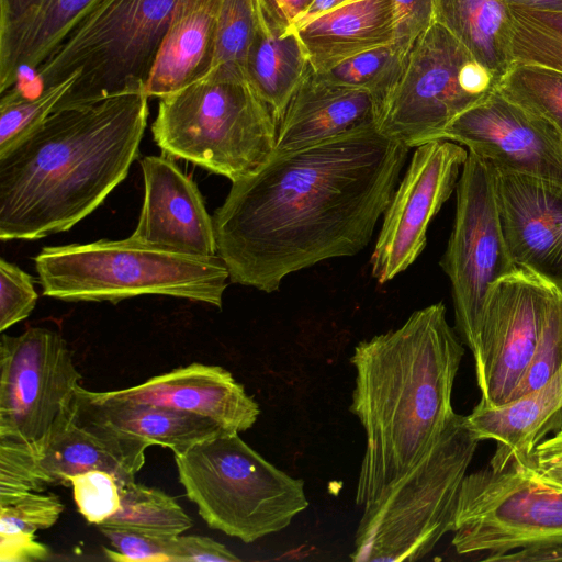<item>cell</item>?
Masks as SVG:
<instances>
[{
    "mask_svg": "<svg viewBox=\"0 0 562 562\" xmlns=\"http://www.w3.org/2000/svg\"><path fill=\"white\" fill-rule=\"evenodd\" d=\"M409 149L370 126L276 150L254 173L232 182L212 216L229 281L271 293L293 272L359 254Z\"/></svg>",
    "mask_w": 562,
    "mask_h": 562,
    "instance_id": "1",
    "label": "cell"
},
{
    "mask_svg": "<svg viewBox=\"0 0 562 562\" xmlns=\"http://www.w3.org/2000/svg\"><path fill=\"white\" fill-rule=\"evenodd\" d=\"M144 90L55 109L0 155V238L70 229L127 176L149 114Z\"/></svg>",
    "mask_w": 562,
    "mask_h": 562,
    "instance_id": "2",
    "label": "cell"
},
{
    "mask_svg": "<svg viewBox=\"0 0 562 562\" xmlns=\"http://www.w3.org/2000/svg\"><path fill=\"white\" fill-rule=\"evenodd\" d=\"M463 355L442 302L356 346L350 411L367 440L357 505L374 502L429 454L456 413L451 397Z\"/></svg>",
    "mask_w": 562,
    "mask_h": 562,
    "instance_id": "3",
    "label": "cell"
},
{
    "mask_svg": "<svg viewBox=\"0 0 562 562\" xmlns=\"http://www.w3.org/2000/svg\"><path fill=\"white\" fill-rule=\"evenodd\" d=\"M34 262L43 295L68 302L166 295L221 308L229 280L218 255L165 250L132 236L44 247Z\"/></svg>",
    "mask_w": 562,
    "mask_h": 562,
    "instance_id": "4",
    "label": "cell"
},
{
    "mask_svg": "<svg viewBox=\"0 0 562 562\" xmlns=\"http://www.w3.org/2000/svg\"><path fill=\"white\" fill-rule=\"evenodd\" d=\"M278 125L247 78L212 74L160 98L151 133L165 155L235 182L273 155Z\"/></svg>",
    "mask_w": 562,
    "mask_h": 562,
    "instance_id": "5",
    "label": "cell"
},
{
    "mask_svg": "<svg viewBox=\"0 0 562 562\" xmlns=\"http://www.w3.org/2000/svg\"><path fill=\"white\" fill-rule=\"evenodd\" d=\"M173 457L202 519L245 543L286 528L308 506L304 482L268 462L236 431L224 429Z\"/></svg>",
    "mask_w": 562,
    "mask_h": 562,
    "instance_id": "6",
    "label": "cell"
},
{
    "mask_svg": "<svg viewBox=\"0 0 562 562\" xmlns=\"http://www.w3.org/2000/svg\"><path fill=\"white\" fill-rule=\"evenodd\" d=\"M479 442L465 416L454 413L429 454L363 506L350 559L412 562L426 557L453 531L461 484Z\"/></svg>",
    "mask_w": 562,
    "mask_h": 562,
    "instance_id": "7",
    "label": "cell"
},
{
    "mask_svg": "<svg viewBox=\"0 0 562 562\" xmlns=\"http://www.w3.org/2000/svg\"><path fill=\"white\" fill-rule=\"evenodd\" d=\"M178 1L99 0L36 69L41 91L75 72L56 109L145 91Z\"/></svg>",
    "mask_w": 562,
    "mask_h": 562,
    "instance_id": "8",
    "label": "cell"
},
{
    "mask_svg": "<svg viewBox=\"0 0 562 562\" xmlns=\"http://www.w3.org/2000/svg\"><path fill=\"white\" fill-rule=\"evenodd\" d=\"M498 83L449 30L434 21L409 47L396 82L379 106L376 128L408 148L441 139L457 116Z\"/></svg>",
    "mask_w": 562,
    "mask_h": 562,
    "instance_id": "9",
    "label": "cell"
},
{
    "mask_svg": "<svg viewBox=\"0 0 562 562\" xmlns=\"http://www.w3.org/2000/svg\"><path fill=\"white\" fill-rule=\"evenodd\" d=\"M452 546L483 561L533 544H562V491L529 479L513 463L488 464L462 481Z\"/></svg>",
    "mask_w": 562,
    "mask_h": 562,
    "instance_id": "10",
    "label": "cell"
},
{
    "mask_svg": "<svg viewBox=\"0 0 562 562\" xmlns=\"http://www.w3.org/2000/svg\"><path fill=\"white\" fill-rule=\"evenodd\" d=\"M81 374L57 331L30 327L0 340V440L41 446L72 417Z\"/></svg>",
    "mask_w": 562,
    "mask_h": 562,
    "instance_id": "11",
    "label": "cell"
},
{
    "mask_svg": "<svg viewBox=\"0 0 562 562\" xmlns=\"http://www.w3.org/2000/svg\"><path fill=\"white\" fill-rule=\"evenodd\" d=\"M456 191V216L440 267L451 283L456 329L474 355L490 288L518 268L499 225L493 166L468 150Z\"/></svg>",
    "mask_w": 562,
    "mask_h": 562,
    "instance_id": "12",
    "label": "cell"
},
{
    "mask_svg": "<svg viewBox=\"0 0 562 562\" xmlns=\"http://www.w3.org/2000/svg\"><path fill=\"white\" fill-rule=\"evenodd\" d=\"M153 443L116 429L74 417L45 443L34 447L0 440V503L24 492L69 486L68 477L101 470L119 486L135 481Z\"/></svg>",
    "mask_w": 562,
    "mask_h": 562,
    "instance_id": "13",
    "label": "cell"
},
{
    "mask_svg": "<svg viewBox=\"0 0 562 562\" xmlns=\"http://www.w3.org/2000/svg\"><path fill=\"white\" fill-rule=\"evenodd\" d=\"M558 291L519 268L492 284L473 355L480 401L499 406L512 400L531 362L547 308Z\"/></svg>",
    "mask_w": 562,
    "mask_h": 562,
    "instance_id": "14",
    "label": "cell"
},
{
    "mask_svg": "<svg viewBox=\"0 0 562 562\" xmlns=\"http://www.w3.org/2000/svg\"><path fill=\"white\" fill-rule=\"evenodd\" d=\"M467 157L461 144L448 139L416 147L383 214L370 258L372 277L380 284L393 280L419 257L428 226L456 189Z\"/></svg>",
    "mask_w": 562,
    "mask_h": 562,
    "instance_id": "15",
    "label": "cell"
},
{
    "mask_svg": "<svg viewBox=\"0 0 562 562\" xmlns=\"http://www.w3.org/2000/svg\"><path fill=\"white\" fill-rule=\"evenodd\" d=\"M441 139L464 145L495 169L562 184V139L546 120L496 88L457 116Z\"/></svg>",
    "mask_w": 562,
    "mask_h": 562,
    "instance_id": "16",
    "label": "cell"
},
{
    "mask_svg": "<svg viewBox=\"0 0 562 562\" xmlns=\"http://www.w3.org/2000/svg\"><path fill=\"white\" fill-rule=\"evenodd\" d=\"M494 191L513 262L562 292V184L494 168Z\"/></svg>",
    "mask_w": 562,
    "mask_h": 562,
    "instance_id": "17",
    "label": "cell"
},
{
    "mask_svg": "<svg viewBox=\"0 0 562 562\" xmlns=\"http://www.w3.org/2000/svg\"><path fill=\"white\" fill-rule=\"evenodd\" d=\"M140 167L144 202L131 236L165 250L202 257L217 255L213 217L196 183L167 155L144 157Z\"/></svg>",
    "mask_w": 562,
    "mask_h": 562,
    "instance_id": "18",
    "label": "cell"
},
{
    "mask_svg": "<svg viewBox=\"0 0 562 562\" xmlns=\"http://www.w3.org/2000/svg\"><path fill=\"white\" fill-rule=\"evenodd\" d=\"M108 397L149 403L207 417L229 431H246L260 414L257 402L229 371L199 362L155 375Z\"/></svg>",
    "mask_w": 562,
    "mask_h": 562,
    "instance_id": "19",
    "label": "cell"
},
{
    "mask_svg": "<svg viewBox=\"0 0 562 562\" xmlns=\"http://www.w3.org/2000/svg\"><path fill=\"white\" fill-rule=\"evenodd\" d=\"M378 112L379 104L370 92L328 82L310 66L279 122L276 150L296 149L376 126Z\"/></svg>",
    "mask_w": 562,
    "mask_h": 562,
    "instance_id": "20",
    "label": "cell"
},
{
    "mask_svg": "<svg viewBox=\"0 0 562 562\" xmlns=\"http://www.w3.org/2000/svg\"><path fill=\"white\" fill-rule=\"evenodd\" d=\"M99 0H0V93L36 71Z\"/></svg>",
    "mask_w": 562,
    "mask_h": 562,
    "instance_id": "21",
    "label": "cell"
},
{
    "mask_svg": "<svg viewBox=\"0 0 562 562\" xmlns=\"http://www.w3.org/2000/svg\"><path fill=\"white\" fill-rule=\"evenodd\" d=\"M467 424L480 440L496 449L488 465L502 470L524 464L549 434L562 431V367L542 386L499 406L480 401Z\"/></svg>",
    "mask_w": 562,
    "mask_h": 562,
    "instance_id": "22",
    "label": "cell"
},
{
    "mask_svg": "<svg viewBox=\"0 0 562 562\" xmlns=\"http://www.w3.org/2000/svg\"><path fill=\"white\" fill-rule=\"evenodd\" d=\"M74 418L103 425L142 437L153 445L183 452L224 428L214 420L184 411L108 397L79 385L76 389Z\"/></svg>",
    "mask_w": 562,
    "mask_h": 562,
    "instance_id": "23",
    "label": "cell"
},
{
    "mask_svg": "<svg viewBox=\"0 0 562 562\" xmlns=\"http://www.w3.org/2000/svg\"><path fill=\"white\" fill-rule=\"evenodd\" d=\"M220 1H178L145 87L149 98H164L207 74Z\"/></svg>",
    "mask_w": 562,
    "mask_h": 562,
    "instance_id": "24",
    "label": "cell"
},
{
    "mask_svg": "<svg viewBox=\"0 0 562 562\" xmlns=\"http://www.w3.org/2000/svg\"><path fill=\"white\" fill-rule=\"evenodd\" d=\"M317 74L394 38L393 0H353L294 30Z\"/></svg>",
    "mask_w": 562,
    "mask_h": 562,
    "instance_id": "25",
    "label": "cell"
},
{
    "mask_svg": "<svg viewBox=\"0 0 562 562\" xmlns=\"http://www.w3.org/2000/svg\"><path fill=\"white\" fill-rule=\"evenodd\" d=\"M434 5L435 21L501 81L515 63L508 0H434Z\"/></svg>",
    "mask_w": 562,
    "mask_h": 562,
    "instance_id": "26",
    "label": "cell"
},
{
    "mask_svg": "<svg viewBox=\"0 0 562 562\" xmlns=\"http://www.w3.org/2000/svg\"><path fill=\"white\" fill-rule=\"evenodd\" d=\"M305 48L295 31L270 33L257 19L248 50L247 78L273 111L278 122L310 68Z\"/></svg>",
    "mask_w": 562,
    "mask_h": 562,
    "instance_id": "27",
    "label": "cell"
},
{
    "mask_svg": "<svg viewBox=\"0 0 562 562\" xmlns=\"http://www.w3.org/2000/svg\"><path fill=\"white\" fill-rule=\"evenodd\" d=\"M120 507L99 529L127 530L153 538H173L192 527L176 498L135 481L120 486Z\"/></svg>",
    "mask_w": 562,
    "mask_h": 562,
    "instance_id": "28",
    "label": "cell"
},
{
    "mask_svg": "<svg viewBox=\"0 0 562 562\" xmlns=\"http://www.w3.org/2000/svg\"><path fill=\"white\" fill-rule=\"evenodd\" d=\"M497 88L509 100L549 122L562 139V71L515 61Z\"/></svg>",
    "mask_w": 562,
    "mask_h": 562,
    "instance_id": "29",
    "label": "cell"
},
{
    "mask_svg": "<svg viewBox=\"0 0 562 562\" xmlns=\"http://www.w3.org/2000/svg\"><path fill=\"white\" fill-rule=\"evenodd\" d=\"M255 27V0H221L213 59L206 75L247 78V56Z\"/></svg>",
    "mask_w": 562,
    "mask_h": 562,
    "instance_id": "30",
    "label": "cell"
},
{
    "mask_svg": "<svg viewBox=\"0 0 562 562\" xmlns=\"http://www.w3.org/2000/svg\"><path fill=\"white\" fill-rule=\"evenodd\" d=\"M514 61L532 63L562 71V11L510 4Z\"/></svg>",
    "mask_w": 562,
    "mask_h": 562,
    "instance_id": "31",
    "label": "cell"
},
{
    "mask_svg": "<svg viewBox=\"0 0 562 562\" xmlns=\"http://www.w3.org/2000/svg\"><path fill=\"white\" fill-rule=\"evenodd\" d=\"M407 52L395 43L355 55L323 74L324 80L370 92L379 106L396 82Z\"/></svg>",
    "mask_w": 562,
    "mask_h": 562,
    "instance_id": "32",
    "label": "cell"
},
{
    "mask_svg": "<svg viewBox=\"0 0 562 562\" xmlns=\"http://www.w3.org/2000/svg\"><path fill=\"white\" fill-rule=\"evenodd\" d=\"M78 74L41 91L35 97L25 95L20 89L4 92L0 101V155L8 151L58 105L74 86Z\"/></svg>",
    "mask_w": 562,
    "mask_h": 562,
    "instance_id": "33",
    "label": "cell"
},
{
    "mask_svg": "<svg viewBox=\"0 0 562 562\" xmlns=\"http://www.w3.org/2000/svg\"><path fill=\"white\" fill-rule=\"evenodd\" d=\"M561 367L562 292L558 291L547 308L531 362L510 401L542 386Z\"/></svg>",
    "mask_w": 562,
    "mask_h": 562,
    "instance_id": "34",
    "label": "cell"
},
{
    "mask_svg": "<svg viewBox=\"0 0 562 562\" xmlns=\"http://www.w3.org/2000/svg\"><path fill=\"white\" fill-rule=\"evenodd\" d=\"M63 510L55 494L24 492L0 503V533L35 535L54 526Z\"/></svg>",
    "mask_w": 562,
    "mask_h": 562,
    "instance_id": "35",
    "label": "cell"
},
{
    "mask_svg": "<svg viewBox=\"0 0 562 562\" xmlns=\"http://www.w3.org/2000/svg\"><path fill=\"white\" fill-rule=\"evenodd\" d=\"M79 513L88 522L99 525L120 507V486L109 472L91 470L68 477Z\"/></svg>",
    "mask_w": 562,
    "mask_h": 562,
    "instance_id": "36",
    "label": "cell"
},
{
    "mask_svg": "<svg viewBox=\"0 0 562 562\" xmlns=\"http://www.w3.org/2000/svg\"><path fill=\"white\" fill-rule=\"evenodd\" d=\"M37 293L31 274L0 259V331L25 319L35 308Z\"/></svg>",
    "mask_w": 562,
    "mask_h": 562,
    "instance_id": "37",
    "label": "cell"
},
{
    "mask_svg": "<svg viewBox=\"0 0 562 562\" xmlns=\"http://www.w3.org/2000/svg\"><path fill=\"white\" fill-rule=\"evenodd\" d=\"M99 530L115 549L114 551L103 548L109 560L116 562H171V538H153L113 528Z\"/></svg>",
    "mask_w": 562,
    "mask_h": 562,
    "instance_id": "38",
    "label": "cell"
},
{
    "mask_svg": "<svg viewBox=\"0 0 562 562\" xmlns=\"http://www.w3.org/2000/svg\"><path fill=\"white\" fill-rule=\"evenodd\" d=\"M393 43L408 52L415 40L435 21L434 0H393Z\"/></svg>",
    "mask_w": 562,
    "mask_h": 562,
    "instance_id": "39",
    "label": "cell"
},
{
    "mask_svg": "<svg viewBox=\"0 0 562 562\" xmlns=\"http://www.w3.org/2000/svg\"><path fill=\"white\" fill-rule=\"evenodd\" d=\"M516 467L529 479L562 491V431L541 441L529 459Z\"/></svg>",
    "mask_w": 562,
    "mask_h": 562,
    "instance_id": "40",
    "label": "cell"
},
{
    "mask_svg": "<svg viewBox=\"0 0 562 562\" xmlns=\"http://www.w3.org/2000/svg\"><path fill=\"white\" fill-rule=\"evenodd\" d=\"M171 562H238L224 544L204 536H177L171 538Z\"/></svg>",
    "mask_w": 562,
    "mask_h": 562,
    "instance_id": "41",
    "label": "cell"
},
{
    "mask_svg": "<svg viewBox=\"0 0 562 562\" xmlns=\"http://www.w3.org/2000/svg\"><path fill=\"white\" fill-rule=\"evenodd\" d=\"M257 19L272 34L283 36L314 0H255Z\"/></svg>",
    "mask_w": 562,
    "mask_h": 562,
    "instance_id": "42",
    "label": "cell"
},
{
    "mask_svg": "<svg viewBox=\"0 0 562 562\" xmlns=\"http://www.w3.org/2000/svg\"><path fill=\"white\" fill-rule=\"evenodd\" d=\"M48 548L35 535L0 533L1 562H34L48 559Z\"/></svg>",
    "mask_w": 562,
    "mask_h": 562,
    "instance_id": "43",
    "label": "cell"
},
{
    "mask_svg": "<svg viewBox=\"0 0 562 562\" xmlns=\"http://www.w3.org/2000/svg\"><path fill=\"white\" fill-rule=\"evenodd\" d=\"M499 562H544L562 561V544H533L494 557Z\"/></svg>",
    "mask_w": 562,
    "mask_h": 562,
    "instance_id": "44",
    "label": "cell"
},
{
    "mask_svg": "<svg viewBox=\"0 0 562 562\" xmlns=\"http://www.w3.org/2000/svg\"><path fill=\"white\" fill-rule=\"evenodd\" d=\"M353 0H314L307 11L295 22L292 31L297 30L312 20Z\"/></svg>",
    "mask_w": 562,
    "mask_h": 562,
    "instance_id": "45",
    "label": "cell"
},
{
    "mask_svg": "<svg viewBox=\"0 0 562 562\" xmlns=\"http://www.w3.org/2000/svg\"><path fill=\"white\" fill-rule=\"evenodd\" d=\"M509 4L546 11H562V0H508Z\"/></svg>",
    "mask_w": 562,
    "mask_h": 562,
    "instance_id": "46",
    "label": "cell"
}]
</instances>
